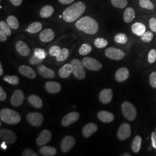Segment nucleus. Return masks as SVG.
<instances>
[{
    "instance_id": "1",
    "label": "nucleus",
    "mask_w": 156,
    "mask_h": 156,
    "mask_svg": "<svg viewBox=\"0 0 156 156\" xmlns=\"http://www.w3.org/2000/svg\"><path fill=\"white\" fill-rule=\"evenodd\" d=\"M86 8V5L83 2L74 3L64 11L62 15V18L67 22H73L83 14Z\"/></svg>"
},
{
    "instance_id": "2",
    "label": "nucleus",
    "mask_w": 156,
    "mask_h": 156,
    "mask_svg": "<svg viewBox=\"0 0 156 156\" xmlns=\"http://www.w3.org/2000/svg\"><path fill=\"white\" fill-rule=\"evenodd\" d=\"M75 26L79 30L90 35H94L99 30L98 22L90 16L81 17L75 23Z\"/></svg>"
},
{
    "instance_id": "3",
    "label": "nucleus",
    "mask_w": 156,
    "mask_h": 156,
    "mask_svg": "<svg viewBox=\"0 0 156 156\" xmlns=\"http://www.w3.org/2000/svg\"><path fill=\"white\" fill-rule=\"evenodd\" d=\"M0 119L4 123L14 125L20 122L21 116L18 112L13 109L4 108L0 112Z\"/></svg>"
},
{
    "instance_id": "4",
    "label": "nucleus",
    "mask_w": 156,
    "mask_h": 156,
    "mask_svg": "<svg viewBox=\"0 0 156 156\" xmlns=\"http://www.w3.org/2000/svg\"><path fill=\"white\" fill-rule=\"evenodd\" d=\"M122 111L124 116L129 121H133L137 115V112L133 104L128 101L124 102L122 105Z\"/></svg>"
},
{
    "instance_id": "5",
    "label": "nucleus",
    "mask_w": 156,
    "mask_h": 156,
    "mask_svg": "<svg viewBox=\"0 0 156 156\" xmlns=\"http://www.w3.org/2000/svg\"><path fill=\"white\" fill-rule=\"evenodd\" d=\"M71 64L73 66V74L78 80H83L86 76V72L82 62L78 59H73Z\"/></svg>"
},
{
    "instance_id": "6",
    "label": "nucleus",
    "mask_w": 156,
    "mask_h": 156,
    "mask_svg": "<svg viewBox=\"0 0 156 156\" xmlns=\"http://www.w3.org/2000/svg\"><path fill=\"white\" fill-rule=\"evenodd\" d=\"M0 138L7 145L14 144L17 140L16 135L10 129L2 128L0 130Z\"/></svg>"
},
{
    "instance_id": "7",
    "label": "nucleus",
    "mask_w": 156,
    "mask_h": 156,
    "mask_svg": "<svg viewBox=\"0 0 156 156\" xmlns=\"http://www.w3.org/2000/svg\"><path fill=\"white\" fill-rule=\"evenodd\" d=\"M82 63L84 67L90 71H98L102 68V66L100 62H98L95 58L86 57L83 58L82 60Z\"/></svg>"
},
{
    "instance_id": "8",
    "label": "nucleus",
    "mask_w": 156,
    "mask_h": 156,
    "mask_svg": "<svg viewBox=\"0 0 156 156\" xmlns=\"http://www.w3.org/2000/svg\"><path fill=\"white\" fill-rule=\"evenodd\" d=\"M105 54L107 57L114 60H122L126 55L125 52L123 50L114 47H111L106 49Z\"/></svg>"
},
{
    "instance_id": "9",
    "label": "nucleus",
    "mask_w": 156,
    "mask_h": 156,
    "mask_svg": "<svg viewBox=\"0 0 156 156\" xmlns=\"http://www.w3.org/2000/svg\"><path fill=\"white\" fill-rule=\"evenodd\" d=\"M28 123L35 127L40 126L44 122L43 115L38 112H31L27 116Z\"/></svg>"
},
{
    "instance_id": "10",
    "label": "nucleus",
    "mask_w": 156,
    "mask_h": 156,
    "mask_svg": "<svg viewBox=\"0 0 156 156\" xmlns=\"http://www.w3.org/2000/svg\"><path fill=\"white\" fill-rule=\"evenodd\" d=\"M131 134V129L129 124L124 123L121 124L117 131V138L120 140H127Z\"/></svg>"
},
{
    "instance_id": "11",
    "label": "nucleus",
    "mask_w": 156,
    "mask_h": 156,
    "mask_svg": "<svg viewBox=\"0 0 156 156\" xmlns=\"http://www.w3.org/2000/svg\"><path fill=\"white\" fill-rule=\"evenodd\" d=\"M51 137L52 134L50 131L48 129H45L42 131L37 137L36 143L39 146H44L50 142Z\"/></svg>"
},
{
    "instance_id": "12",
    "label": "nucleus",
    "mask_w": 156,
    "mask_h": 156,
    "mask_svg": "<svg viewBox=\"0 0 156 156\" xmlns=\"http://www.w3.org/2000/svg\"><path fill=\"white\" fill-rule=\"evenodd\" d=\"M76 140L72 136L68 135L65 136L62 140L61 142V149L62 151L66 153L70 151L75 144Z\"/></svg>"
},
{
    "instance_id": "13",
    "label": "nucleus",
    "mask_w": 156,
    "mask_h": 156,
    "mask_svg": "<svg viewBox=\"0 0 156 156\" xmlns=\"http://www.w3.org/2000/svg\"><path fill=\"white\" fill-rule=\"evenodd\" d=\"M24 98V95L22 91L21 90H16L12 95L11 103L13 106L15 107L20 106L23 104Z\"/></svg>"
},
{
    "instance_id": "14",
    "label": "nucleus",
    "mask_w": 156,
    "mask_h": 156,
    "mask_svg": "<svg viewBox=\"0 0 156 156\" xmlns=\"http://www.w3.org/2000/svg\"><path fill=\"white\" fill-rule=\"evenodd\" d=\"M79 116V113L77 112H73L69 113L62 120V126L67 127L73 123H75L78 121Z\"/></svg>"
},
{
    "instance_id": "15",
    "label": "nucleus",
    "mask_w": 156,
    "mask_h": 156,
    "mask_svg": "<svg viewBox=\"0 0 156 156\" xmlns=\"http://www.w3.org/2000/svg\"><path fill=\"white\" fill-rule=\"evenodd\" d=\"M113 98V91L111 89L102 90L99 95L101 102L104 104H107L111 102Z\"/></svg>"
},
{
    "instance_id": "16",
    "label": "nucleus",
    "mask_w": 156,
    "mask_h": 156,
    "mask_svg": "<svg viewBox=\"0 0 156 156\" xmlns=\"http://www.w3.org/2000/svg\"><path fill=\"white\" fill-rule=\"evenodd\" d=\"M16 49L17 52L21 56L26 57L30 54V49L26 42L22 41H19L16 44Z\"/></svg>"
},
{
    "instance_id": "17",
    "label": "nucleus",
    "mask_w": 156,
    "mask_h": 156,
    "mask_svg": "<svg viewBox=\"0 0 156 156\" xmlns=\"http://www.w3.org/2000/svg\"><path fill=\"white\" fill-rule=\"evenodd\" d=\"M19 72L23 76L30 79H34L37 76V74L35 71L32 68L28 66H21L19 68Z\"/></svg>"
},
{
    "instance_id": "18",
    "label": "nucleus",
    "mask_w": 156,
    "mask_h": 156,
    "mask_svg": "<svg viewBox=\"0 0 156 156\" xmlns=\"http://www.w3.org/2000/svg\"><path fill=\"white\" fill-rule=\"evenodd\" d=\"M37 70L39 75L45 78L52 79L56 76V73L51 69L46 67L44 65H39L37 67Z\"/></svg>"
},
{
    "instance_id": "19",
    "label": "nucleus",
    "mask_w": 156,
    "mask_h": 156,
    "mask_svg": "<svg viewBox=\"0 0 156 156\" xmlns=\"http://www.w3.org/2000/svg\"><path fill=\"white\" fill-rule=\"evenodd\" d=\"M39 39L43 42H49L55 37L54 31L50 28H46L39 34Z\"/></svg>"
},
{
    "instance_id": "20",
    "label": "nucleus",
    "mask_w": 156,
    "mask_h": 156,
    "mask_svg": "<svg viewBox=\"0 0 156 156\" xmlns=\"http://www.w3.org/2000/svg\"><path fill=\"white\" fill-rule=\"evenodd\" d=\"M98 126L94 123L87 124L82 129V134L85 138H89L97 131Z\"/></svg>"
},
{
    "instance_id": "21",
    "label": "nucleus",
    "mask_w": 156,
    "mask_h": 156,
    "mask_svg": "<svg viewBox=\"0 0 156 156\" xmlns=\"http://www.w3.org/2000/svg\"><path fill=\"white\" fill-rule=\"evenodd\" d=\"M129 75L128 69L126 67L119 68L115 73V79L118 82H123L126 80Z\"/></svg>"
},
{
    "instance_id": "22",
    "label": "nucleus",
    "mask_w": 156,
    "mask_h": 156,
    "mask_svg": "<svg viewBox=\"0 0 156 156\" xmlns=\"http://www.w3.org/2000/svg\"><path fill=\"white\" fill-rule=\"evenodd\" d=\"M98 118L104 123H111L115 119L114 115L110 112L101 111L97 114Z\"/></svg>"
},
{
    "instance_id": "23",
    "label": "nucleus",
    "mask_w": 156,
    "mask_h": 156,
    "mask_svg": "<svg viewBox=\"0 0 156 156\" xmlns=\"http://www.w3.org/2000/svg\"><path fill=\"white\" fill-rule=\"evenodd\" d=\"M45 89L49 93L56 94L60 91L62 89V86L59 83L50 81L45 84Z\"/></svg>"
},
{
    "instance_id": "24",
    "label": "nucleus",
    "mask_w": 156,
    "mask_h": 156,
    "mask_svg": "<svg viewBox=\"0 0 156 156\" xmlns=\"http://www.w3.org/2000/svg\"><path fill=\"white\" fill-rule=\"evenodd\" d=\"M146 26L145 24L140 22H136L131 26V31L133 33L141 37L143 34L146 31Z\"/></svg>"
},
{
    "instance_id": "25",
    "label": "nucleus",
    "mask_w": 156,
    "mask_h": 156,
    "mask_svg": "<svg viewBox=\"0 0 156 156\" xmlns=\"http://www.w3.org/2000/svg\"><path fill=\"white\" fill-rule=\"evenodd\" d=\"M72 73H73V68L71 64H66L60 69L58 74L60 78L65 79L68 78Z\"/></svg>"
},
{
    "instance_id": "26",
    "label": "nucleus",
    "mask_w": 156,
    "mask_h": 156,
    "mask_svg": "<svg viewBox=\"0 0 156 156\" xmlns=\"http://www.w3.org/2000/svg\"><path fill=\"white\" fill-rule=\"evenodd\" d=\"M135 17V11L131 7L127 8L124 12L123 19L127 23L132 22Z\"/></svg>"
},
{
    "instance_id": "27",
    "label": "nucleus",
    "mask_w": 156,
    "mask_h": 156,
    "mask_svg": "<svg viewBox=\"0 0 156 156\" xmlns=\"http://www.w3.org/2000/svg\"><path fill=\"white\" fill-rule=\"evenodd\" d=\"M29 103L36 108H41L43 106V102L41 98L36 95H31L28 98Z\"/></svg>"
},
{
    "instance_id": "28",
    "label": "nucleus",
    "mask_w": 156,
    "mask_h": 156,
    "mask_svg": "<svg viewBox=\"0 0 156 156\" xmlns=\"http://www.w3.org/2000/svg\"><path fill=\"white\" fill-rule=\"evenodd\" d=\"M55 12V9L52 6L48 5L44 6L40 11L39 15L42 18H48L51 16Z\"/></svg>"
},
{
    "instance_id": "29",
    "label": "nucleus",
    "mask_w": 156,
    "mask_h": 156,
    "mask_svg": "<svg viewBox=\"0 0 156 156\" xmlns=\"http://www.w3.org/2000/svg\"><path fill=\"white\" fill-rule=\"evenodd\" d=\"M39 152L42 156H53L57 154V150L54 147L46 146L41 147L39 150Z\"/></svg>"
},
{
    "instance_id": "30",
    "label": "nucleus",
    "mask_w": 156,
    "mask_h": 156,
    "mask_svg": "<svg viewBox=\"0 0 156 156\" xmlns=\"http://www.w3.org/2000/svg\"><path fill=\"white\" fill-rule=\"evenodd\" d=\"M42 28V24L40 22H34L28 26L26 30L27 32L30 34H36L39 33Z\"/></svg>"
},
{
    "instance_id": "31",
    "label": "nucleus",
    "mask_w": 156,
    "mask_h": 156,
    "mask_svg": "<svg viewBox=\"0 0 156 156\" xmlns=\"http://www.w3.org/2000/svg\"><path fill=\"white\" fill-rule=\"evenodd\" d=\"M142 141V138L140 136V135H137L134 138L131 145L132 150L134 153H137L140 151Z\"/></svg>"
},
{
    "instance_id": "32",
    "label": "nucleus",
    "mask_w": 156,
    "mask_h": 156,
    "mask_svg": "<svg viewBox=\"0 0 156 156\" xmlns=\"http://www.w3.org/2000/svg\"><path fill=\"white\" fill-rule=\"evenodd\" d=\"M6 22L9 27L13 30H17L19 27V23L16 17L13 15H10L6 19Z\"/></svg>"
},
{
    "instance_id": "33",
    "label": "nucleus",
    "mask_w": 156,
    "mask_h": 156,
    "mask_svg": "<svg viewBox=\"0 0 156 156\" xmlns=\"http://www.w3.org/2000/svg\"><path fill=\"white\" fill-rule=\"evenodd\" d=\"M112 5L119 9H124L128 5V0H111Z\"/></svg>"
},
{
    "instance_id": "34",
    "label": "nucleus",
    "mask_w": 156,
    "mask_h": 156,
    "mask_svg": "<svg viewBox=\"0 0 156 156\" xmlns=\"http://www.w3.org/2000/svg\"><path fill=\"white\" fill-rule=\"evenodd\" d=\"M91 50H92V48L91 45L88 44H83L79 48V52L80 55L86 56L89 54L90 53L91 51Z\"/></svg>"
},
{
    "instance_id": "35",
    "label": "nucleus",
    "mask_w": 156,
    "mask_h": 156,
    "mask_svg": "<svg viewBox=\"0 0 156 156\" xmlns=\"http://www.w3.org/2000/svg\"><path fill=\"white\" fill-rule=\"evenodd\" d=\"M139 4L141 8L148 10H153L154 8V5L151 0H140Z\"/></svg>"
},
{
    "instance_id": "36",
    "label": "nucleus",
    "mask_w": 156,
    "mask_h": 156,
    "mask_svg": "<svg viewBox=\"0 0 156 156\" xmlns=\"http://www.w3.org/2000/svg\"><path fill=\"white\" fill-rule=\"evenodd\" d=\"M69 50L67 48H63L59 54L56 56V59L58 62H63L66 60L69 56Z\"/></svg>"
},
{
    "instance_id": "37",
    "label": "nucleus",
    "mask_w": 156,
    "mask_h": 156,
    "mask_svg": "<svg viewBox=\"0 0 156 156\" xmlns=\"http://www.w3.org/2000/svg\"><path fill=\"white\" fill-rule=\"evenodd\" d=\"M114 39L116 43L120 44H124L128 41L127 36L124 33L117 34L115 36Z\"/></svg>"
},
{
    "instance_id": "38",
    "label": "nucleus",
    "mask_w": 156,
    "mask_h": 156,
    "mask_svg": "<svg viewBox=\"0 0 156 156\" xmlns=\"http://www.w3.org/2000/svg\"><path fill=\"white\" fill-rule=\"evenodd\" d=\"M108 44V42L107 40L103 38H97L94 40L95 46L98 49H102L106 47Z\"/></svg>"
},
{
    "instance_id": "39",
    "label": "nucleus",
    "mask_w": 156,
    "mask_h": 156,
    "mask_svg": "<svg viewBox=\"0 0 156 156\" xmlns=\"http://www.w3.org/2000/svg\"><path fill=\"white\" fill-rule=\"evenodd\" d=\"M4 80L13 85H17L19 83V78L16 75H6L4 77Z\"/></svg>"
},
{
    "instance_id": "40",
    "label": "nucleus",
    "mask_w": 156,
    "mask_h": 156,
    "mask_svg": "<svg viewBox=\"0 0 156 156\" xmlns=\"http://www.w3.org/2000/svg\"><path fill=\"white\" fill-rule=\"evenodd\" d=\"M11 28L9 27L7 22H5L4 21L0 22V30L2 31L7 36H9L11 35L12 31Z\"/></svg>"
},
{
    "instance_id": "41",
    "label": "nucleus",
    "mask_w": 156,
    "mask_h": 156,
    "mask_svg": "<svg viewBox=\"0 0 156 156\" xmlns=\"http://www.w3.org/2000/svg\"><path fill=\"white\" fill-rule=\"evenodd\" d=\"M34 55L40 59L44 60L47 56V52L46 50L41 48H35L34 50Z\"/></svg>"
},
{
    "instance_id": "42",
    "label": "nucleus",
    "mask_w": 156,
    "mask_h": 156,
    "mask_svg": "<svg viewBox=\"0 0 156 156\" xmlns=\"http://www.w3.org/2000/svg\"><path fill=\"white\" fill-rule=\"evenodd\" d=\"M153 38V34L151 31H145L141 36V40L145 43L151 42Z\"/></svg>"
},
{
    "instance_id": "43",
    "label": "nucleus",
    "mask_w": 156,
    "mask_h": 156,
    "mask_svg": "<svg viewBox=\"0 0 156 156\" xmlns=\"http://www.w3.org/2000/svg\"><path fill=\"white\" fill-rule=\"evenodd\" d=\"M148 62L150 64H153L156 60V50L154 49H152L149 51L147 57Z\"/></svg>"
},
{
    "instance_id": "44",
    "label": "nucleus",
    "mask_w": 156,
    "mask_h": 156,
    "mask_svg": "<svg viewBox=\"0 0 156 156\" xmlns=\"http://www.w3.org/2000/svg\"><path fill=\"white\" fill-rule=\"evenodd\" d=\"M61 50L62 49H60V48L59 46H58L57 45H54L50 48V49L49 50V53L50 56L56 57L59 54Z\"/></svg>"
},
{
    "instance_id": "45",
    "label": "nucleus",
    "mask_w": 156,
    "mask_h": 156,
    "mask_svg": "<svg viewBox=\"0 0 156 156\" xmlns=\"http://www.w3.org/2000/svg\"><path fill=\"white\" fill-rule=\"evenodd\" d=\"M43 61H44V60L40 59L38 57H37V56H35L34 55L30 58L29 62L32 65H37V64H39L40 63H41Z\"/></svg>"
},
{
    "instance_id": "46",
    "label": "nucleus",
    "mask_w": 156,
    "mask_h": 156,
    "mask_svg": "<svg viewBox=\"0 0 156 156\" xmlns=\"http://www.w3.org/2000/svg\"><path fill=\"white\" fill-rule=\"evenodd\" d=\"M149 82L151 87L156 89V72H153L150 75Z\"/></svg>"
},
{
    "instance_id": "47",
    "label": "nucleus",
    "mask_w": 156,
    "mask_h": 156,
    "mask_svg": "<svg viewBox=\"0 0 156 156\" xmlns=\"http://www.w3.org/2000/svg\"><path fill=\"white\" fill-rule=\"evenodd\" d=\"M23 156H38V154L30 149H26L23 151Z\"/></svg>"
},
{
    "instance_id": "48",
    "label": "nucleus",
    "mask_w": 156,
    "mask_h": 156,
    "mask_svg": "<svg viewBox=\"0 0 156 156\" xmlns=\"http://www.w3.org/2000/svg\"><path fill=\"white\" fill-rule=\"evenodd\" d=\"M149 27L151 30L154 32L156 33V19L155 17H151L149 20Z\"/></svg>"
},
{
    "instance_id": "49",
    "label": "nucleus",
    "mask_w": 156,
    "mask_h": 156,
    "mask_svg": "<svg viewBox=\"0 0 156 156\" xmlns=\"http://www.w3.org/2000/svg\"><path fill=\"white\" fill-rule=\"evenodd\" d=\"M151 142H152V146L153 147L156 149V132H153L151 133Z\"/></svg>"
},
{
    "instance_id": "50",
    "label": "nucleus",
    "mask_w": 156,
    "mask_h": 156,
    "mask_svg": "<svg viewBox=\"0 0 156 156\" xmlns=\"http://www.w3.org/2000/svg\"><path fill=\"white\" fill-rule=\"evenodd\" d=\"M6 98V94L2 87H0V101H3Z\"/></svg>"
},
{
    "instance_id": "51",
    "label": "nucleus",
    "mask_w": 156,
    "mask_h": 156,
    "mask_svg": "<svg viewBox=\"0 0 156 156\" xmlns=\"http://www.w3.org/2000/svg\"><path fill=\"white\" fill-rule=\"evenodd\" d=\"M7 39V35L2 31L0 30V41L1 42H5Z\"/></svg>"
},
{
    "instance_id": "52",
    "label": "nucleus",
    "mask_w": 156,
    "mask_h": 156,
    "mask_svg": "<svg viewBox=\"0 0 156 156\" xmlns=\"http://www.w3.org/2000/svg\"><path fill=\"white\" fill-rule=\"evenodd\" d=\"M12 5L15 6L20 5L22 3L23 0H10Z\"/></svg>"
},
{
    "instance_id": "53",
    "label": "nucleus",
    "mask_w": 156,
    "mask_h": 156,
    "mask_svg": "<svg viewBox=\"0 0 156 156\" xmlns=\"http://www.w3.org/2000/svg\"><path fill=\"white\" fill-rule=\"evenodd\" d=\"M74 1L75 0H58L60 3H61L62 4H64V5L71 4V3H73V2H74Z\"/></svg>"
},
{
    "instance_id": "54",
    "label": "nucleus",
    "mask_w": 156,
    "mask_h": 156,
    "mask_svg": "<svg viewBox=\"0 0 156 156\" xmlns=\"http://www.w3.org/2000/svg\"><path fill=\"white\" fill-rule=\"evenodd\" d=\"M3 68H2V65L1 63H0V76H2L3 75Z\"/></svg>"
},
{
    "instance_id": "55",
    "label": "nucleus",
    "mask_w": 156,
    "mask_h": 156,
    "mask_svg": "<svg viewBox=\"0 0 156 156\" xmlns=\"http://www.w3.org/2000/svg\"><path fill=\"white\" fill-rule=\"evenodd\" d=\"M122 156H131V154H129L128 153H123V154H122Z\"/></svg>"
},
{
    "instance_id": "56",
    "label": "nucleus",
    "mask_w": 156,
    "mask_h": 156,
    "mask_svg": "<svg viewBox=\"0 0 156 156\" xmlns=\"http://www.w3.org/2000/svg\"><path fill=\"white\" fill-rule=\"evenodd\" d=\"M5 142H4L2 144V145H1V146H2V147H3L4 149H6V146L5 145Z\"/></svg>"
},
{
    "instance_id": "57",
    "label": "nucleus",
    "mask_w": 156,
    "mask_h": 156,
    "mask_svg": "<svg viewBox=\"0 0 156 156\" xmlns=\"http://www.w3.org/2000/svg\"></svg>"
}]
</instances>
